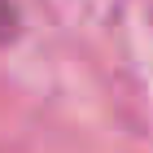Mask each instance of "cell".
I'll return each mask as SVG.
<instances>
[{"mask_svg": "<svg viewBox=\"0 0 153 153\" xmlns=\"http://www.w3.org/2000/svg\"><path fill=\"white\" fill-rule=\"evenodd\" d=\"M4 35H13V4L9 0H0V39Z\"/></svg>", "mask_w": 153, "mask_h": 153, "instance_id": "cell-1", "label": "cell"}]
</instances>
